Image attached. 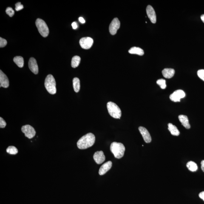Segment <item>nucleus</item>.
<instances>
[{
  "label": "nucleus",
  "instance_id": "1",
  "mask_svg": "<svg viewBox=\"0 0 204 204\" xmlns=\"http://www.w3.org/2000/svg\"><path fill=\"white\" fill-rule=\"evenodd\" d=\"M95 137L94 134L89 133L86 134L77 142V145L79 149H85L92 147L95 143Z\"/></svg>",
  "mask_w": 204,
  "mask_h": 204
},
{
  "label": "nucleus",
  "instance_id": "2",
  "mask_svg": "<svg viewBox=\"0 0 204 204\" xmlns=\"http://www.w3.org/2000/svg\"><path fill=\"white\" fill-rule=\"evenodd\" d=\"M110 149L116 158L120 159L124 155L125 148L123 144L114 142L111 144Z\"/></svg>",
  "mask_w": 204,
  "mask_h": 204
},
{
  "label": "nucleus",
  "instance_id": "3",
  "mask_svg": "<svg viewBox=\"0 0 204 204\" xmlns=\"http://www.w3.org/2000/svg\"><path fill=\"white\" fill-rule=\"evenodd\" d=\"M45 86L49 93L54 95L56 93V83L53 76L49 75L47 76L45 81Z\"/></svg>",
  "mask_w": 204,
  "mask_h": 204
},
{
  "label": "nucleus",
  "instance_id": "4",
  "mask_svg": "<svg viewBox=\"0 0 204 204\" xmlns=\"http://www.w3.org/2000/svg\"><path fill=\"white\" fill-rule=\"evenodd\" d=\"M110 115L113 118L120 119L121 116V111L118 105L112 102H109L107 105Z\"/></svg>",
  "mask_w": 204,
  "mask_h": 204
},
{
  "label": "nucleus",
  "instance_id": "5",
  "mask_svg": "<svg viewBox=\"0 0 204 204\" xmlns=\"http://www.w3.org/2000/svg\"><path fill=\"white\" fill-rule=\"evenodd\" d=\"M36 25L42 36L46 38L48 36L49 33V28L44 20L39 18L37 19L36 21Z\"/></svg>",
  "mask_w": 204,
  "mask_h": 204
},
{
  "label": "nucleus",
  "instance_id": "6",
  "mask_svg": "<svg viewBox=\"0 0 204 204\" xmlns=\"http://www.w3.org/2000/svg\"><path fill=\"white\" fill-rule=\"evenodd\" d=\"M21 130L25 134V137L29 139L33 138L35 135V130L30 125H26L23 126L21 128Z\"/></svg>",
  "mask_w": 204,
  "mask_h": 204
},
{
  "label": "nucleus",
  "instance_id": "7",
  "mask_svg": "<svg viewBox=\"0 0 204 204\" xmlns=\"http://www.w3.org/2000/svg\"><path fill=\"white\" fill-rule=\"evenodd\" d=\"M120 27V22L118 18H115L112 20L109 25V30L111 35H114L117 33Z\"/></svg>",
  "mask_w": 204,
  "mask_h": 204
},
{
  "label": "nucleus",
  "instance_id": "8",
  "mask_svg": "<svg viewBox=\"0 0 204 204\" xmlns=\"http://www.w3.org/2000/svg\"><path fill=\"white\" fill-rule=\"evenodd\" d=\"M93 40L90 37H84L80 40V44L81 47L84 49L90 48L93 44Z\"/></svg>",
  "mask_w": 204,
  "mask_h": 204
},
{
  "label": "nucleus",
  "instance_id": "9",
  "mask_svg": "<svg viewBox=\"0 0 204 204\" xmlns=\"http://www.w3.org/2000/svg\"><path fill=\"white\" fill-rule=\"evenodd\" d=\"M185 93L182 90H176L171 94L170 96V100L174 102H180L182 98H184L185 97Z\"/></svg>",
  "mask_w": 204,
  "mask_h": 204
},
{
  "label": "nucleus",
  "instance_id": "10",
  "mask_svg": "<svg viewBox=\"0 0 204 204\" xmlns=\"http://www.w3.org/2000/svg\"><path fill=\"white\" fill-rule=\"evenodd\" d=\"M146 13L151 22L153 24H155L157 21V17L155 11L152 6L150 5L147 6L146 8Z\"/></svg>",
  "mask_w": 204,
  "mask_h": 204
},
{
  "label": "nucleus",
  "instance_id": "11",
  "mask_svg": "<svg viewBox=\"0 0 204 204\" xmlns=\"http://www.w3.org/2000/svg\"><path fill=\"white\" fill-rule=\"evenodd\" d=\"M138 129L145 142L146 143H150L152 141V139L150 134L147 130L142 126L140 127Z\"/></svg>",
  "mask_w": 204,
  "mask_h": 204
},
{
  "label": "nucleus",
  "instance_id": "12",
  "mask_svg": "<svg viewBox=\"0 0 204 204\" xmlns=\"http://www.w3.org/2000/svg\"><path fill=\"white\" fill-rule=\"evenodd\" d=\"M29 67L30 70L33 73L36 74L38 73V67L36 60L33 58H31L29 61Z\"/></svg>",
  "mask_w": 204,
  "mask_h": 204
},
{
  "label": "nucleus",
  "instance_id": "13",
  "mask_svg": "<svg viewBox=\"0 0 204 204\" xmlns=\"http://www.w3.org/2000/svg\"><path fill=\"white\" fill-rule=\"evenodd\" d=\"M93 159L96 163L98 164H101L104 162L105 156L103 151H97L94 154Z\"/></svg>",
  "mask_w": 204,
  "mask_h": 204
},
{
  "label": "nucleus",
  "instance_id": "14",
  "mask_svg": "<svg viewBox=\"0 0 204 204\" xmlns=\"http://www.w3.org/2000/svg\"><path fill=\"white\" fill-rule=\"evenodd\" d=\"M0 84L1 87L7 88L9 86V81L8 78L5 74L1 70H0Z\"/></svg>",
  "mask_w": 204,
  "mask_h": 204
},
{
  "label": "nucleus",
  "instance_id": "15",
  "mask_svg": "<svg viewBox=\"0 0 204 204\" xmlns=\"http://www.w3.org/2000/svg\"><path fill=\"white\" fill-rule=\"evenodd\" d=\"M112 162L109 161L104 164L100 168L99 171V174L100 175H103L111 169L112 166Z\"/></svg>",
  "mask_w": 204,
  "mask_h": 204
},
{
  "label": "nucleus",
  "instance_id": "16",
  "mask_svg": "<svg viewBox=\"0 0 204 204\" xmlns=\"http://www.w3.org/2000/svg\"><path fill=\"white\" fill-rule=\"evenodd\" d=\"M179 121L183 126L187 129H189L191 126L189 124L188 117L186 115H180L178 116Z\"/></svg>",
  "mask_w": 204,
  "mask_h": 204
},
{
  "label": "nucleus",
  "instance_id": "17",
  "mask_svg": "<svg viewBox=\"0 0 204 204\" xmlns=\"http://www.w3.org/2000/svg\"><path fill=\"white\" fill-rule=\"evenodd\" d=\"M162 74L165 78L170 79L174 76L175 71L174 69L166 68L162 71Z\"/></svg>",
  "mask_w": 204,
  "mask_h": 204
},
{
  "label": "nucleus",
  "instance_id": "18",
  "mask_svg": "<svg viewBox=\"0 0 204 204\" xmlns=\"http://www.w3.org/2000/svg\"><path fill=\"white\" fill-rule=\"evenodd\" d=\"M168 129L169 130L172 135L174 136H178L180 135V132L177 127L172 123L168 124Z\"/></svg>",
  "mask_w": 204,
  "mask_h": 204
},
{
  "label": "nucleus",
  "instance_id": "19",
  "mask_svg": "<svg viewBox=\"0 0 204 204\" xmlns=\"http://www.w3.org/2000/svg\"><path fill=\"white\" fill-rule=\"evenodd\" d=\"M129 52L131 54H136L140 56H143L144 54V52L143 49L140 48L135 47L131 48L129 50Z\"/></svg>",
  "mask_w": 204,
  "mask_h": 204
},
{
  "label": "nucleus",
  "instance_id": "20",
  "mask_svg": "<svg viewBox=\"0 0 204 204\" xmlns=\"http://www.w3.org/2000/svg\"><path fill=\"white\" fill-rule=\"evenodd\" d=\"M13 61L19 67L22 68L24 67V60L22 57L21 56L15 57L13 59Z\"/></svg>",
  "mask_w": 204,
  "mask_h": 204
},
{
  "label": "nucleus",
  "instance_id": "21",
  "mask_svg": "<svg viewBox=\"0 0 204 204\" xmlns=\"http://www.w3.org/2000/svg\"><path fill=\"white\" fill-rule=\"evenodd\" d=\"M81 58L78 56H74L72 59L71 66L73 68H75L78 67L81 62Z\"/></svg>",
  "mask_w": 204,
  "mask_h": 204
},
{
  "label": "nucleus",
  "instance_id": "22",
  "mask_svg": "<svg viewBox=\"0 0 204 204\" xmlns=\"http://www.w3.org/2000/svg\"><path fill=\"white\" fill-rule=\"evenodd\" d=\"M73 87L74 91L78 93L80 90V83L79 79L78 78H75L73 80Z\"/></svg>",
  "mask_w": 204,
  "mask_h": 204
},
{
  "label": "nucleus",
  "instance_id": "23",
  "mask_svg": "<svg viewBox=\"0 0 204 204\" xmlns=\"http://www.w3.org/2000/svg\"><path fill=\"white\" fill-rule=\"evenodd\" d=\"M186 166L189 170L192 172H195L197 171L198 169L197 165L195 162L192 161L188 162Z\"/></svg>",
  "mask_w": 204,
  "mask_h": 204
},
{
  "label": "nucleus",
  "instance_id": "24",
  "mask_svg": "<svg viewBox=\"0 0 204 204\" xmlns=\"http://www.w3.org/2000/svg\"><path fill=\"white\" fill-rule=\"evenodd\" d=\"M7 152L10 154L15 155L18 153V150L15 147L10 146L7 148Z\"/></svg>",
  "mask_w": 204,
  "mask_h": 204
},
{
  "label": "nucleus",
  "instance_id": "25",
  "mask_svg": "<svg viewBox=\"0 0 204 204\" xmlns=\"http://www.w3.org/2000/svg\"><path fill=\"white\" fill-rule=\"evenodd\" d=\"M157 83L158 85L162 89H165L166 87V81L165 80L161 79L158 80L157 81Z\"/></svg>",
  "mask_w": 204,
  "mask_h": 204
},
{
  "label": "nucleus",
  "instance_id": "26",
  "mask_svg": "<svg viewBox=\"0 0 204 204\" xmlns=\"http://www.w3.org/2000/svg\"><path fill=\"white\" fill-rule=\"evenodd\" d=\"M5 12L10 17H12L15 14V11L11 7H8Z\"/></svg>",
  "mask_w": 204,
  "mask_h": 204
},
{
  "label": "nucleus",
  "instance_id": "27",
  "mask_svg": "<svg viewBox=\"0 0 204 204\" xmlns=\"http://www.w3.org/2000/svg\"><path fill=\"white\" fill-rule=\"evenodd\" d=\"M197 75L199 78L204 81V70L201 69L198 71Z\"/></svg>",
  "mask_w": 204,
  "mask_h": 204
},
{
  "label": "nucleus",
  "instance_id": "28",
  "mask_svg": "<svg viewBox=\"0 0 204 204\" xmlns=\"http://www.w3.org/2000/svg\"><path fill=\"white\" fill-rule=\"evenodd\" d=\"M7 40L1 37L0 38V47L2 48L5 47L7 45Z\"/></svg>",
  "mask_w": 204,
  "mask_h": 204
},
{
  "label": "nucleus",
  "instance_id": "29",
  "mask_svg": "<svg viewBox=\"0 0 204 204\" xmlns=\"http://www.w3.org/2000/svg\"><path fill=\"white\" fill-rule=\"evenodd\" d=\"M15 10H16L17 11H19L21 10H22L24 8V6H23V5L21 4V2H19L16 3V5H15Z\"/></svg>",
  "mask_w": 204,
  "mask_h": 204
},
{
  "label": "nucleus",
  "instance_id": "30",
  "mask_svg": "<svg viewBox=\"0 0 204 204\" xmlns=\"http://www.w3.org/2000/svg\"><path fill=\"white\" fill-rule=\"evenodd\" d=\"M7 125L5 121L3 119L2 117L0 118V127L1 128H4Z\"/></svg>",
  "mask_w": 204,
  "mask_h": 204
},
{
  "label": "nucleus",
  "instance_id": "31",
  "mask_svg": "<svg viewBox=\"0 0 204 204\" xmlns=\"http://www.w3.org/2000/svg\"><path fill=\"white\" fill-rule=\"evenodd\" d=\"M72 25L73 29H76L78 27V25H77L76 22H75L72 23Z\"/></svg>",
  "mask_w": 204,
  "mask_h": 204
},
{
  "label": "nucleus",
  "instance_id": "32",
  "mask_svg": "<svg viewBox=\"0 0 204 204\" xmlns=\"http://www.w3.org/2000/svg\"><path fill=\"white\" fill-rule=\"evenodd\" d=\"M199 197L204 201V191L202 192L199 194Z\"/></svg>",
  "mask_w": 204,
  "mask_h": 204
},
{
  "label": "nucleus",
  "instance_id": "33",
  "mask_svg": "<svg viewBox=\"0 0 204 204\" xmlns=\"http://www.w3.org/2000/svg\"><path fill=\"white\" fill-rule=\"evenodd\" d=\"M79 20L80 22H81L82 24H84L85 23V21L84 18L83 17H80L79 18Z\"/></svg>",
  "mask_w": 204,
  "mask_h": 204
},
{
  "label": "nucleus",
  "instance_id": "34",
  "mask_svg": "<svg viewBox=\"0 0 204 204\" xmlns=\"http://www.w3.org/2000/svg\"><path fill=\"white\" fill-rule=\"evenodd\" d=\"M201 164L202 170L204 172V160L202 161L201 163Z\"/></svg>",
  "mask_w": 204,
  "mask_h": 204
},
{
  "label": "nucleus",
  "instance_id": "35",
  "mask_svg": "<svg viewBox=\"0 0 204 204\" xmlns=\"http://www.w3.org/2000/svg\"><path fill=\"white\" fill-rule=\"evenodd\" d=\"M201 19L202 21L204 23V15H202L201 16Z\"/></svg>",
  "mask_w": 204,
  "mask_h": 204
}]
</instances>
